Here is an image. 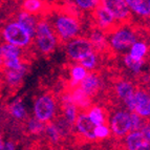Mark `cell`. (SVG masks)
Segmentation results:
<instances>
[{
  "instance_id": "cell-21",
  "label": "cell",
  "mask_w": 150,
  "mask_h": 150,
  "mask_svg": "<svg viewBox=\"0 0 150 150\" xmlns=\"http://www.w3.org/2000/svg\"><path fill=\"white\" fill-rule=\"evenodd\" d=\"M88 70L86 69L83 65H81L79 62L75 63L71 65V67L69 69V75H70V80H69V88H75L79 86L81 81L87 76Z\"/></svg>"
},
{
  "instance_id": "cell-5",
  "label": "cell",
  "mask_w": 150,
  "mask_h": 150,
  "mask_svg": "<svg viewBox=\"0 0 150 150\" xmlns=\"http://www.w3.org/2000/svg\"><path fill=\"white\" fill-rule=\"evenodd\" d=\"M57 101L52 93H42L36 98L34 106H33V113L34 117L39 121L46 124L52 122L57 115Z\"/></svg>"
},
{
  "instance_id": "cell-6",
  "label": "cell",
  "mask_w": 150,
  "mask_h": 150,
  "mask_svg": "<svg viewBox=\"0 0 150 150\" xmlns=\"http://www.w3.org/2000/svg\"><path fill=\"white\" fill-rule=\"evenodd\" d=\"M108 122H109V128L111 130V135L120 140L131 130L130 111L126 108L115 110L110 115Z\"/></svg>"
},
{
  "instance_id": "cell-29",
  "label": "cell",
  "mask_w": 150,
  "mask_h": 150,
  "mask_svg": "<svg viewBox=\"0 0 150 150\" xmlns=\"http://www.w3.org/2000/svg\"><path fill=\"white\" fill-rule=\"evenodd\" d=\"M25 122H26V127L25 128L28 130V132L30 133V134L39 135L41 133H43V131H44L45 124L41 122V121H39L35 117L30 119L28 118L25 120Z\"/></svg>"
},
{
  "instance_id": "cell-18",
  "label": "cell",
  "mask_w": 150,
  "mask_h": 150,
  "mask_svg": "<svg viewBox=\"0 0 150 150\" xmlns=\"http://www.w3.org/2000/svg\"><path fill=\"white\" fill-rule=\"evenodd\" d=\"M16 21L20 23L23 28L30 33V36L34 38L36 33V28H37L38 21H39L37 15H34V14H30V13L21 10L20 12H18L17 16H16Z\"/></svg>"
},
{
  "instance_id": "cell-27",
  "label": "cell",
  "mask_w": 150,
  "mask_h": 150,
  "mask_svg": "<svg viewBox=\"0 0 150 150\" xmlns=\"http://www.w3.org/2000/svg\"><path fill=\"white\" fill-rule=\"evenodd\" d=\"M45 2L43 0H23L22 1V10L25 12L39 15L44 11Z\"/></svg>"
},
{
  "instance_id": "cell-37",
  "label": "cell",
  "mask_w": 150,
  "mask_h": 150,
  "mask_svg": "<svg viewBox=\"0 0 150 150\" xmlns=\"http://www.w3.org/2000/svg\"><path fill=\"white\" fill-rule=\"evenodd\" d=\"M147 90L150 93V82H149V84H148V89Z\"/></svg>"
},
{
  "instance_id": "cell-19",
  "label": "cell",
  "mask_w": 150,
  "mask_h": 150,
  "mask_svg": "<svg viewBox=\"0 0 150 150\" xmlns=\"http://www.w3.org/2000/svg\"><path fill=\"white\" fill-rule=\"evenodd\" d=\"M69 93L73 102L78 106V108L80 110L84 111V110H87V108L91 106V98L80 86L71 88Z\"/></svg>"
},
{
  "instance_id": "cell-28",
  "label": "cell",
  "mask_w": 150,
  "mask_h": 150,
  "mask_svg": "<svg viewBox=\"0 0 150 150\" xmlns=\"http://www.w3.org/2000/svg\"><path fill=\"white\" fill-rule=\"evenodd\" d=\"M81 65H83L88 71H93L97 68L98 64H99V55L98 52L95 50H93L91 52L85 55L84 57L79 61Z\"/></svg>"
},
{
  "instance_id": "cell-38",
  "label": "cell",
  "mask_w": 150,
  "mask_h": 150,
  "mask_svg": "<svg viewBox=\"0 0 150 150\" xmlns=\"http://www.w3.org/2000/svg\"><path fill=\"white\" fill-rule=\"evenodd\" d=\"M55 1H65V0H55Z\"/></svg>"
},
{
  "instance_id": "cell-35",
  "label": "cell",
  "mask_w": 150,
  "mask_h": 150,
  "mask_svg": "<svg viewBox=\"0 0 150 150\" xmlns=\"http://www.w3.org/2000/svg\"><path fill=\"white\" fill-rule=\"evenodd\" d=\"M0 150H4V141H3L1 134H0Z\"/></svg>"
},
{
  "instance_id": "cell-34",
  "label": "cell",
  "mask_w": 150,
  "mask_h": 150,
  "mask_svg": "<svg viewBox=\"0 0 150 150\" xmlns=\"http://www.w3.org/2000/svg\"><path fill=\"white\" fill-rule=\"evenodd\" d=\"M4 149L5 150H14L16 149V144L12 141H8L4 142Z\"/></svg>"
},
{
  "instance_id": "cell-4",
  "label": "cell",
  "mask_w": 150,
  "mask_h": 150,
  "mask_svg": "<svg viewBox=\"0 0 150 150\" xmlns=\"http://www.w3.org/2000/svg\"><path fill=\"white\" fill-rule=\"evenodd\" d=\"M2 37L4 42L11 43L21 48L30 46L34 38L18 21H10L3 26Z\"/></svg>"
},
{
  "instance_id": "cell-8",
  "label": "cell",
  "mask_w": 150,
  "mask_h": 150,
  "mask_svg": "<svg viewBox=\"0 0 150 150\" xmlns=\"http://www.w3.org/2000/svg\"><path fill=\"white\" fill-rule=\"evenodd\" d=\"M135 85L129 80H119L113 86L115 97L123 103L124 107L129 111L134 109V93Z\"/></svg>"
},
{
  "instance_id": "cell-9",
  "label": "cell",
  "mask_w": 150,
  "mask_h": 150,
  "mask_svg": "<svg viewBox=\"0 0 150 150\" xmlns=\"http://www.w3.org/2000/svg\"><path fill=\"white\" fill-rule=\"evenodd\" d=\"M100 4L113 16L119 24H126L131 18V12L125 0H101Z\"/></svg>"
},
{
  "instance_id": "cell-16",
  "label": "cell",
  "mask_w": 150,
  "mask_h": 150,
  "mask_svg": "<svg viewBox=\"0 0 150 150\" xmlns=\"http://www.w3.org/2000/svg\"><path fill=\"white\" fill-rule=\"evenodd\" d=\"M28 64H24L19 68H4V79L5 82L10 87H18L23 81V78L28 73Z\"/></svg>"
},
{
  "instance_id": "cell-15",
  "label": "cell",
  "mask_w": 150,
  "mask_h": 150,
  "mask_svg": "<svg viewBox=\"0 0 150 150\" xmlns=\"http://www.w3.org/2000/svg\"><path fill=\"white\" fill-rule=\"evenodd\" d=\"M61 103H62V113H63V118L67 121L69 124L74 126L76 120L78 118V115H79V108L76 105L75 103L71 100V97H70V93H64L61 99Z\"/></svg>"
},
{
  "instance_id": "cell-31",
  "label": "cell",
  "mask_w": 150,
  "mask_h": 150,
  "mask_svg": "<svg viewBox=\"0 0 150 150\" xmlns=\"http://www.w3.org/2000/svg\"><path fill=\"white\" fill-rule=\"evenodd\" d=\"M93 135L96 141H104L109 139L111 137V130L109 128V125H107L106 123L96 125L93 127Z\"/></svg>"
},
{
  "instance_id": "cell-24",
  "label": "cell",
  "mask_w": 150,
  "mask_h": 150,
  "mask_svg": "<svg viewBox=\"0 0 150 150\" xmlns=\"http://www.w3.org/2000/svg\"><path fill=\"white\" fill-rule=\"evenodd\" d=\"M123 64L125 66V68L132 74V75L137 76L140 75L143 71L144 65H145V60H137L133 59L128 53L123 55Z\"/></svg>"
},
{
  "instance_id": "cell-32",
  "label": "cell",
  "mask_w": 150,
  "mask_h": 150,
  "mask_svg": "<svg viewBox=\"0 0 150 150\" xmlns=\"http://www.w3.org/2000/svg\"><path fill=\"white\" fill-rule=\"evenodd\" d=\"M130 118H131V130H142L147 122L145 119H143L134 111H130Z\"/></svg>"
},
{
  "instance_id": "cell-12",
  "label": "cell",
  "mask_w": 150,
  "mask_h": 150,
  "mask_svg": "<svg viewBox=\"0 0 150 150\" xmlns=\"http://www.w3.org/2000/svg\"><path fill=\"white\" fill-rule=\"evenodd\" d=\"M134 112L146 121L150 120V93L144 88H137L134 93Z\"/></svg>"
},
{
  "instance_id": "cell-26",
  "label": "cell",
  "mask_w": 150,
  "mask_h": 150,
  "mask_svg": "<svg viewBox=\"0 0 150 150\" xmlns=\"http://www.w3.org/2000/svg\"><path fill=\"white\" fill-rule=\"evenodd\" d=\"M43 133L52 144H58L60 142L61 138H62V133H61L60 129L57 126V124L53 121L45 124Z\"/></svg>"
},
{
  "instance_id": "cell-23",
  "label": "cell",
  "mask_w": 150,
  "mask_h": 150,
  "mask_svg": "<svg viewBox=\"0 0 150 150\" xmlns=\"http://www.w3.org/2000/svg\"><path fill=\"white\" fill-rule=\"evenodd\" d=\"M87 115L88 119L93 125H100V124H104L107 122V115L106 111L104 110V108H102L101 106H90L87 108Z\"/></svg>"
},
{
  "instance_id": "cell-33",
  "label": "cell",
  "mask_w": 150,
  "mask_h": 150,
  "mask_svg": "<svg viewBox=\"0 0 150 150\" xmlns=\"http://www.w3.org/2000/svg\"><path fill=\"white\" fill-rule=\"evenodd\" d=\"M143 132L145 133V137L147 138L148 142H149L150 144V122H146L145 126L143 127Z\"/></svg>"
},
{
  "instance_id": "cell-36",
  "label": "cell",
  "mask_w": 150,
  "mask_h": 150,
  "mask_svg": "<svg viewBox=\"0 0 150 150\" xmlns=\"http://www.w3.org/2000/svg\"><path fill=\"white\" fill-rule=\"evenodd\" d=\"M0 68H3V56L0 50Z\"/></svg>"
},
{
  "instance_id": "cell-30",
  "label": "cell",
  "mask_w": 150,
  "mask_h": 150,
  "mask_svg": "<svg viewBox=\"0 0 150 150\" xmlns=\"http://www.w3.org/2000/svg\"><path fill=\"white\" fill-rule=\"evenodd\" d=\"M73 3L81 12H93L100 5L101 0H73Z\"/></svg>"
},
{
  "instance_id": "cell-3",
  "label": "cell",
  "mask_w": 150,
  "mask_h": 150,
  "mask_svg": "<svg viewBox=\"0 0 150 150\" xmlns=\"http://www.w3.org/2000/svg\"><path fill=\"white\" fill-rule=\"evenodd\" d=\"M108 47L117 54L128 53L130 46L138 40V36L134 30L128 25L119 24L115 30L107 34Z\"/></svg>"
},
{
  "instance_id": "cell-11",
  "label": "cell",
  "mask_w": 150,
  "mask_h": 150,
  "mask_svg": "<svg viewBox=\"0 0 150 150\" xmlns=\"http://www.w3.org/2000/svg\"><path fill=\"white\" fill-rule=\"evenodd\" d=\"M121 140L124 148L128 150H150V144L143 130H130Z\"/></svg>"
},
{
  "instance_id": "cell-13",
  "label": "cell",
  "mask_w": 150,
  "mask_h": 150,
  "mask_svg": "<svg viewBox=\"0 0 150 150\" xmlns=\"http://www.w3.org/2000/svg\"><path fill=\"white\" fill-rule=\"evenodd\" d=\"M73 127L75 128L78 134L82 137L83 139L90 141V142L96 141L95 135H93V127H95V125L89 121L86 112H83V111L79 112L78 118Z\"/></svg>"
},
{
  "instance_id": "cell-25",
  "label": "cell",
  "mask_w": 150,
  "mask_h": 150,
  "mask_svg": "<svg viewBox=\"0 0 150 150\" xmlns=\"http://www.w3.org/2000/svg\"><path fill=\"white\" fill-rule=\"evenodd\" d=\"M148 53H149V46L143 40H137L128 50V54L137 60H145Z\"/></svg>"
},
{
  "instance_id": "cell-2",
  "label": "cell",
  "mask_w": 150,
  "mask_h": 150,
  "mask_svg": "<svg viewBox=\"0 0 150 150\" xmlns=\"http://www.w3.org/2000/svg\"><path fill=\"white\" fill-rule=\"evenodd\" d=\"M34 41L39 53L44 56L53 54L60 42L54 30L53 25L47 19H41L38 21Z\"/></svg>"
},
{
  "instance_id": "cell-10",
  "label": "cell",
  "mask_w": 150,
  "mask_h": 150,
  "mask_svg": "<svg viewBox=\"0 0 150 150\" xmlns=\"http://www.w3.org/2000/svg\"><path fill=\"white\" fill-rule=\"evenodd\" d=\"M93 16L96 26L100 30H104L107 34L112 30H115L119 25V23L113 18V16L101 4L98 5L97 8L93 11Z\"/></svg>"
},
{
  "instance_id": "cell-20",
  "label": "cell",
  "mask_w": 150,
  "mask_h": 150,
  "mask_svg": "<svg viewBox=\"0 0 150 150\" xmlns=\"http://www.w3.org/2000/svg\"><path fill=\"white\" fill-rule=\"evenodd\" d=\"M89 40L93 43V50L97 52H101L108 47L107 33L100 28H96L95 30H93V32L89 35Z\"/></svg>"
},
{
  "instance_id": "cell-17",
  "label": "cell",
  "mask_w": 150,
  "mask_h": 150,
  "mask_svg": "<svg viewBox=\"0 0 150 150\" xmlns=\"http://www.w3.org/2000/svg\"><path fill=\"white\" fill-rule=\"evenodd\" d=\"M131 14L140 18H150V0H125Z\"/></svg>"
},
{
  "instance_id": "cell-1",
  "label": "cell",
  "mask_w": 150,
  "mask_h": 150,
  "mask_svg": "<svg viewBox=\"0 0 150 150\" xmlns=\"http://www.w3.org/2000/svg\"><path fill=\"white\" fill-rule=\"evenodd\" d=\"M50 21L61 43L67 42L80 36L82 32L80 20L76 15L66 11H57Z\"/></svg>"
},
{
  "instance_id": "cell-7",
  "label": "cell",
  "mask_w": 150,
  "mask_h": 150,
  "mask_svg": "<svg viewBox=\"0 0 150 150\" xmlns=\"http://www.w3.org/2000/svg\"><path fill=\"white\" fill-rule=\"evenodd\" d=\"M65 54L73 62H79L85 55L93 50V43L87 37H78L65 42Z\"/></svg>"
},
{
  "instance_id": "cell-22",
  "label": "cell",
  "mask_w": 150,
  "mask_h": 150,
  "mask_svg": "<svg viewBox=\"0 0 150 150\" xmlns=\"http://www.w3.org/2000/svg\"><path fill=\"white\" fill-rule=\"evenodd\" d=\"M8 112L13 118L17 121H25L28 119V110L21 99L17 98L10 103Z\"/></svg>"
},
{
  "instance_id": "cell-14",
  "label": "cell",
  "mask_w": 150,
  "mask_h": 150,
  "mask_svg": "<svg viewBox=\"0 0 150 150\" xmlns=\"http://www.w3.org/2000/svg\"><path fill=\"white\" fill-rule=\"evenodd\" d=\"M81 88H82L90 98L95 97L99 90L101 89L102 86V81H101L100 76L98 75L95 71H88L87 76H86L81 83L79 84Z\"/></svg>"
}]
</instances>
